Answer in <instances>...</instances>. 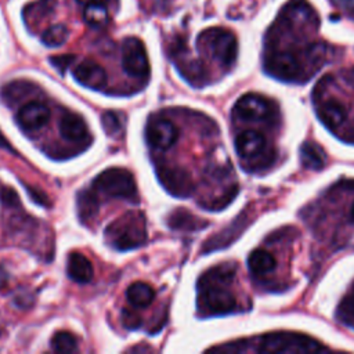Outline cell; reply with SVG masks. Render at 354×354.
Here are the masks:
<instances>
[{"instance_id":"obj_15","label":"cell","mask_w":354,"mask_h":354,"mask_svg":"<svg viewBox=\"0 0 354 354\" xmlns=\"http://www.w3.org/2000/svg\"><path fill=\"white\" fill-rule=\"evenodd\" d=\"M318 118L328 129H337L347 118V108L343 102L330 98L318 106Z\"/></svg>"},{"instance_id":"obj_3","label":"cell","mask_w":354,"mask_h":354,"mask_svg":"<svg viewBox=\"0 0 354 354\" xmlns=\"http://www.w3.org/2000/svg\"><path fill=\"white\" fill-rule=\"evenodd\" d=\"M198 48L224 68L234 65L238 54L235 35L224 28H209L198 36Z\"/></svg>"},{"instance_id":"obj_12","label":"cell","mask_w":354,"mask_h":354,"mask_svg":"<svg viewBox=\"0 0 354 354\" xmlns=\"http://www.w3.org/2000/svg\"><path fill=\"white\" fill-rule=\"evenodd\" d=\"M48 119H50L48 106L37 101L25 104L17 113L18 124L26 131H33L43 127L48 122Z\"/></svg>"},{"instance_id":"obj_34","label":"cell","mask_w":354,"mask_h":354,"mask_svg":"<svg viewBox=\"0 0 354 354\" xmlns=\"http://www.w3.org/2000/svg\"><path fill=\"white\" fill-rule=\"evenodd\" d=\"M77 3H80L82 6H87V4H102V6H109L116 3V0H76Z\"/></svg>"},{"instance_id":"obj_26","label":"cell","mask_w":354,"mask_h":354,"mask_svg":"<svg viewBox=\"0 0 354 354\" xmlns=\"http://www.w3.org/2000/svg\"><path fill=\"white\" fill-rule=\"evenodd\" d=\"M54 351L58 353H75L77 350L76 337L69 332H58L51 339Z\"/></svg>"},{"instance_id":"obj_11","label":"cell","mask_w":354,"mask_h":354,"mask_svg":"<svg viewBox=\"0 0 354 354\" xmlns=\"http://www.w3.org/2000/svg\"><path fill=\"white\" fill-rule=\"evenodd\" d=\"M147 141L158 149L170 148L178 138L177 126L167 118H152L145 127Z\"/></svg>"},{"instance_id":"obj_33","label":"cell","mask_w":354,"mask_h":354,"mask_svg":"<svg viewBox=\"0 0 354 354\" xmlns=\"http://www.w3.org/2000/svg\"><path fill=\"white\" fill-rule=\"evenodd\" d=\"M337 8L342 10H353L354 11V0H330Z\"/></svg>"},{"instance_id":"obj_23","label":"cell","mask_w":354,"mask_h":354,"mask_svg":"<svg viewBox=\"0 0 354 354\" xmlns=\"http://www.w3.org/2000/svg\"><path fill=\"white\" fill-rule=\"evenodd\" d=\"M83 18L88 25L94 28H102L109 22L108 7L102 4H87L84 6Z\"/></svg>"},{"instance_id":"obj_20","label":"cell","mask_w":354,"mask_h":354,"mask_svg":"<svg viewBox=\"0 0 354 354\" xmlns=\"http://www.w3.org/2000/svg\"><path fill=\"white\" fill-rule=\"evenodd\" d=\"M126 296L131 306L144 308L153 301L155 290L151 285H148L145 282H134L127 288Z\"/></svg>"},{"instance_id":"obj_24","label":"cell","mask_w":354,"mask_h":354,"mask_svg":"<svg viewBox=\"0 0 354 354\" xmlns=\"http://www.w3.org/2000/svg\"><path fill=\"white\" fill-rule=\"evenodd\" d=\"M68 36H69V30L66 29V26L61 24H55L48 26L41 33V41L47 47H59L66 41Z\"/></svg>"},{"instance_id":"obj_19","label":"cell","mask_w":354,"mask_h":354,"mask_svg":"<svg viewBox=\"0 0 354 354\" xmlns=\"http://www.w3.org/2000/svg\"><path fill=\"white\" fill-rule=\"evenodd\" d=\"M98 212V199L93 188L82 189L77 194V213L82 223L91 221Z\"/></svg>"},{"instance_id":"obj_37","label":"cell","mask_w":354,"mask_h":354,"mask_svg":"<svg viewBox=\"0 0 354 354\" xmlns=\"http://www.w3.org/2000/svg\"><path fill=\"white\" fill-rule=\"evenodd\" d=\"M7 281H8V277H7V272L6 270L0 266V289L4 288L7 285Z\"/></svg>"},{"instance_id":"obj_2","label":"cell","mask_w":354,"mask_h":354,"mask_svg":"<svg viewBox=\"0 0 354 354\" xmlns=\"http://www.w3.org/2000/svg\"><path fill=\"white\" fill-rule=\"evenodd\" d=\"M106 241L119 250H129L144 245L147 241V223L144 213L127 212L111 223L105 231Z\"/></svg>"},{"instance_id":"obj_21","label":"cell","mask_w":354,"mask_h":354,"mask_svg":"<svg viewBox=\"0 0 354 354\" xmlns=\"http://www.w3.org/2000/svg\"><path fill=\"white\" fill-rule=\"evenodd\" d=\"M300 158L303 166L311 170L322 169L326 162V155L324 149L315 142H304L300 149Z\"/></svg>"},{"instance_id":"obj_28","label":"cell","mask_w":354,"mask_h":354,"mask_svg":"<svg viewBox=\"0 0 354 354\" xmlns=\"http://www.w3.org/2000/svg\"><path fill=\"white\" fill-rule=\"evenodd\" d=\"M101 122H102V127L108 136L115 137L116 134H119L122 131L123 119L119 113H116L113 111H108V112L102 113Z\"/></svg>"},{"instance_id":"obj_8","label":"cell","mask_w":354,"mask_h":354,"mask_svg":"<svg viewBox=\"0 0 354 354\" xmlns=\"http://www.w3.org/2000/svg\"><path fill=\"white\" fill-rule=\"evenodd\" d=\"M234 116L245 122H264L274 116V104L259 94H245L234 106Z\"/></svg>"},{"instance_id":"obj_38","label":"cell","mask_w":354,"mask_h":354,"mask_svg":"<svg viewBox=\"0 0 354 354\" xmlns=\"http://www.w3.org/2000/svg\"><path fill=\"white\" fill-rule=\"evenodd\" d=\"M350 218L354 221V203H353V207H351V212H350Z\"/></svg>"},{"instance_id":"obj_18","label":"cell","mask_w":354,"mask_h":354,"mask_svg":"<svg viewBox=\"0 0 354 354\" xmlns=\"http://www.w3.org/2000/svg\"><path fill=\"white\" fill-rule=\"evenodd\" d=\"M55 6H57L55 0H36V1H32V3L26 4L22 10L24 19L29 26L37 25L39 22L44 21L48 15L53 14Z\"/></svg>"},{"instance_id":"obj_13","label":"cell","mask_w":354,"mask_h":354,"mask_svg":"<svg viewBox=\"0 0 354 354\" xmlns=\"http://www.w3.org/2000/svg\"><path fill=\"white\" fill-rule=\"evenodd\" d=\"M59 133L61 136L73 142H90V133L86 122L82 116L73 112H65L59 119Z\"/></svg>"},{"instance_id":"obj_17","label":"cell","mask_w":354,"mask_h":354,"mask_svg":"<svg viewBox=\"0 0 354 354\" xmlns=\"http://www.w3.org/2000/svg\"><path fill=\"white\" fill-rule=\"evenodd\" d=\"M66 271L71 279L80 283H86L93 278V266L90 260L77 252L69 254Z\"/></svg>"},{"instance_id":"obj_30","label":"cell","mask_w":354,"mask_h":354,"mask_svg":"<svg viewBox=\"0 0 354 354\" xmlns=\"http://www.w3.org/2000/svg\"><path fill=\"white\" fill-rule=\"evenodd\" d=\"M73 61H75V55H72V54H62V55L50 57V64H51L59 73H65V71L72 65Z\"/></svg>"},{"instance_id":"obj_16","label":"cell","mask_w":354,"mask_h":354,"mask_svg":"<svg viewBox=\"0 0 354 354\" xmlns=\"http://www.w3.org/2000/svg\"><path fill=\"white\" fill-rule=\"evenodd\" d=\"M167 225L176 231H198L207 225V221L196 217L187 209H176L167 217Z\"/></svg>"},{"instance_id":"obj_1","label":"cell","mask_w":354,"mask_h":354,"mask_svg":"<svg viewBox=\"0 0 354 354\" xmlns=\"http://www.w3.org/2000/svg\"><path fill=\"white\" fill-rule=\"evenodd\" d=\"M235 277V266L225 263L207 270L198 281V308L203 315H220L238 308V301L230 290Z\"/></svg>"},{"instance_id":"obj_27","label":"cell","mask_w":354,"mask_h":354,"mask_svg":"<svg viewBox=\"0 0 354 354\" xmlns=\"http://www.w3.org/2000/svg\"><path fill=\"white\" fill-rule=\"evenodd\" d=\"M337 317L343 324H346L354 329V285H353L350 293L339 304Z\"/></svg>"},{"instance_id":"obj_14","label":"cell","mask_w":354,"mask_h":354,"mask_svg":"<svg viewBox=\"0 0 354 354\" xmlns=\"http://www.w3.org/2000/svg\"><path fill=\"white\" fill-rule=\"evenodd\" d=\"M73 77L83 86L100 90L106 84V73L101 65L91 59L77 64L73 69Z\"/></svg>"},{"instance_id":"obj_6","label":"cell","mask_w":354,"mask_h":354,"mask_svg":"<svg viewBox=\"0 0 354 354\" xmlns=\"http://www.w3.org/2000/svg\"><path fill=\"white\" fill-rule=\"evenodd\" d=\"M324 347L315 340L304 335L296 333H274L263 339L259 346L260 353H314Z\"/></svg>"},{"instance_id":"obj_9","label":"cell","mask_w":354,"mask_h":354,"mask_svg":"<svg viewBox=\"0 0 354 354\" xmlns=\"http://www.w3.org/2000/svg\"><path fill=\"white\" fill-rule=\"evenodd\" d=\"M171 57L174 59V64L183 77L189 82L192 86L201 87L206 83L207 72L205 65L195 58H189L187 54V47L184 41H178L171 47Z\"/></svg>"},{"instance_id":"obj_5","label":"cell","mask_w":354,"mask_h":354,"mask_svg":"<svg viewBox=\"0 0 354 354\" xmlns=\"http://www.w3.org/2000/svg\"><path fill=\"white\" fill-rule=\"evenodd\" d=\"M235 149L239 158L253 169L266 166L274 159V155L268 148L266 138L263 137V134L254 130L242 131L235 138Z\"/></svg>"},{"instance_id":"obj_10","label":"cell","mask_w":354,"mask_h":354,"mask_svg":"<svg viewBox=\"0 0 354 354\" xmlns=\"http://www.w3.org/2000/svg\"><path fill=\"white\" fill-rule=\"evenodd\" d=\"M156 173L160 184L174 196L185 198L194 191V181L189 173L178 166L159 165L156 166Z\"/></svg>"},{"instance_id":"obj_31","label":"cell","mask_w":354,"mask_h":354,"mask_svg":"<svg viewBox=\"0 0 354 354\" xmlns=\"http://www.w3.org/2000/svg\"><path fill=\"white\" fill-rule=\"evenodd\" d=\"M122 321H123V325L129 329H134L141 324V318L138 317V314L127 308H124L122 313Z\"/></svg>"},{"instance_id":"obj_35","label":"cell","mask_w":354,"mask_h":354,"mask_svg":"<svg viewBox=\"0 0 354 354\" xmlns=\"http://www.w3.org/2000/svg\"><path fill=\"white\" fill-rule=\"evenodd\" d=\"M0 148H1V149L8 151V152H11V153H17V152H15V149L10 145L8 140L1 134V131H0Z\"/></svg>"},{"instance_id":"obj_22","label":"cell","mask_w":354,"mask_h":354,"mask_svg":"<svg viewBox=\"0 0 354 354\" xmlns=\"http://www.w3.org/2000/svg\"><path fill=\"white\" fill-rule=\"evenodd\" d=\"M249 270L253 275L260 277L264 274H268L275 268V260L274 257L266 252L264 249H254L248 259Z\"/></svg>"},{"instance_id":"obj_4","label":"cell","mask_w":354,"mask_h":354,"mask_svg":"<svg viewBox=\"0 0 354 354\" xmlns=\"http://www.w3.org/2000/svg\"><path fill=\"white\" fill-rule=\"evenodd\" d=\"M93 189L109 198L124 201H137V185L133 174L122 167H111L97 176L93 181Z\"/></svg>"},{"instance_id":"obj_7","label":"cell","mask_w":354,"mask_h":354,"mask_svg":"<svg viewBox=\"0 0 354 354\" xmlns=\"http://www.w3.org/2000/svg\"><path fill=\"white\" fill-rule=\"evenodd\" d=\"M122 66L133 77L144 79L149 75V62L144 43L137 37H127L122 44Z\"/></svg>"},{"instance_id":"obj_29","label":"cell","mask_w":354,"mask_h":354,"mask_svg":"<svg viewBox=\"0 0 354 354\" xmlns=\"http://www.w3.org/2000/svg\"><path fill=\"white\" fill-rule=\"evenodd\" d=\"M0 202L3 206L8 209H17L21 207V201L18 194L8 185H4L0 183Z\"/></svg>"},{"instance_id":"obj_32","label":"cell","mask_w":354,"mask_h":354,"mask_svg":"<svg viewBox=\"0 0 354 354\" xmlns=\"http://www.w3.org/2000/svg\"><path fill=\"white\" fill-rule=\"evenodd\" d=\"M26 191L30 194V196L33 198L35 202L43 205V206H48V201H47V196L39 189V188H33L30 185H26Z\"/></svg>"},{"instance_id":"obj_36","label":"cell","mask_w":354,"mask_h":354,"mask_svg":"<svg viewBox=\"0 0 354 354\" xmlns=\"http://www.w3.org/2000/svg\"><path fill=\"white\" fill-rule=\"evenodd\" d=\"M343 79H344L351 87H354V68H350V69L344 71V72H343Z\"/></svg>"},{"instance_id":"obj_25","label":"cell","mask_w":354,"mask_h":354,"mask_svg":"<svg viewBox=\"0 0 354 354\" xmlns=\"http://www.w3.org/2000/svg\"><path fill=\"white\" fill-rule=\"evenodd\" d=\"M37 90L36 86H33L30 82L26 80H15L8 83L7 86L3 87V97L11 101H19L22 97L21 94H33Z\"/></svg>"}]
</instances>
